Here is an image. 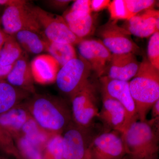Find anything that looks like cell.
I'll return each mask as SVG.
<instances>
[{
	"label": "cell",
	"mask_w": 159,
	"mask_h": 159,
	"mask_svg": "<svg viewBox=\"0 0 159 159\" xmlns=\"http://www.w3.org/2000/svg\"><path fill=\"white\" fill-rule=\"evenodd\" d=\"M14 0H0V6H7L13 3Z\"/></svg>",
	"instance_id": "d590c367"
},
{
	"label": "cell",
	"mask_w": 159,
	"mask_h": 159,
	"mask_svg": "<svg viewBox=\"0 0 159 159\" xmlns=\"http://www.w3.org/2000/svg\"><path fill=\"white\" fill-rule=\"evenodd\" d=\"M111 1L109 0H92L90 1L91 11L98 12L107 8Z\"/></svg>",
	"instance_id": "1f68e13d"
},
{
	"label": "cell",
	"mask_w": 159,
	"mask_h": 159,
	"mask_svg": "<svg viewBox=\"0 0 159 159\" xmlns=\"http://www.w3.org/2000/svg\"><path fill=\"white\" fill-rule=\"evenodd\" d=\"M45 40L46 43V51L57 61L60 68L70 61L77 57L74 46Z\"/></svg>",
	"instance_id": "7402d4cb"
},
{
	"label": "cell",
	"mask_w": 159,
	"mask_h": 159,
	"mask_svg": "<svg viewBox=\"0 0 159 159\" xmlns=\"http://www.w3.org/2000/svg\"><path fill=\"white\" fill-rule=\"evenodd\" d=\"M43 159H63L62 134H54L43 152Z\"/></svg>",
	"instance_id": "d4e9b609"
},
{
	"label": "cell",
	"mask_w": 159,
	"mask_h": 159,
	"mask_svg": "<svg viewBox=\"0 0 159 159\" xmlns=\"http://www.w3.org/2000/svg\"><path fill=\"white\" fill-rule=\"evenodd\" d=\"M89 129L73 121L70 123L62 134L63 159H86L87 151L93 138Z\"/></svg>",
	"instance_id": "8fae6325"
},
{
	"label": "cell",
	"mask_w": 159,
	"mask_h": 159,
	"mask_svg": "<svg viewBox=\"0 0 159 159\" xmlns=\"http://www.w3.org/2000/svg\"><path fill=\"white\" fill-rule=\"evenodd\" d=\"M91 13L90 1L77 0L74 1L70 8L65 11L62 16L66 22L77 18L86 16Z\"/></svg>",
	"instance_id": "484cf974"
},
{
	"label": "cell",
	"mask_w": 159,
	"mask_h": 159,
	"mask_svg": "<svg viewBox=\"0 0 159 159\" xmlns=\"http://www.w3.org/2000/svg\"><path fill=\"white\" fill-rule=\"evenodd\" d=\"M3 31L9 35H14L19 31L29 30L42 35L39 23L29 6L23 0H14L6 6L2 18Z\"/></svg>",
	"instance_id": "8992f818"
},
{
	"label": "cell",
	"mask_w": 159,
	"mask_h": 159,
	"mask_svg": "<svg viewBox=\"0 0 159 159\" xmlns=\"http://www.w3.org/2000/svg\"><path fill=\"white\" fill-rule=\"evenodd\" d=\"M24 52L14 35L7 34L0 52V64L5 66L13 65L22 56Z\"/></svg>",
	"instance_id": "603a6c76"
},
{
	"label": "cell",
	"mask_w": 159,
	"mask_h": 159,
	"mask_svg": "<svg viewBox=\"0 0 159 159\" xmlns=\"http://www.w3.org/2000/svg\"><path fill=\"white\" fill-rule=\"evenodd\" d=\"M125 2L128 11L134 16L144 10L153 9L157 1L154 0H125Z\"/></svg>",
	"instance_id": "f546056e"
},
{
	"label": "cell",
	"mask_w": 159,
	"mask_h": 159,
	"mask_svg": "<svg viewBox=\"0 0 159 159\" xmlns=\"http://www.w3.org/2000/svg\"><path fill=\"white\" fill-rule=\"evenodd\" d=\"M159 120L137 121L122 134L126 154L130 159H158Z\"/></svg>",
	"instance_id": "7a4b0ae2"
},
{
	"label": "cell",
	"mask_w": 159,
	"mask_h": 159,
	"mask_svg": "<svg viewBox=\"0 0 159 159\" xmlns=\"http://www.w3.org/2000/svg\"><path fill=\"white\" fill-rule=\"evenodd\" d=\"M140 63L135 54L131 53L112 54L105 73L111 79L129 81L135 77L139 70Z\"/></svg>",
	"instance_id": "5bb4252c"
},
{
	"label": "cell",
	"mask_w": 159,
	"mask_h": 159,
	"mask_svg": "<svg viewBox=\"0 0 159 159\" xmlns=\"http://www.w3.org/2000/svg\"><path fill=\"white\" fill-rule=\"evenodd\" d=\"M53 135L42 128L32 117L23 126L20 134L42 152Z\"/></svg>",
	"instance_id": "ffe728a7"
},
{
	"label": "cell",
	"mask_w": 159,
	"mask_h": 159,
	"mask_svg": "<svg viewBox=\"0 0 159 159\" xmlns=\"http://www.w3.org/2000/svg\"><path fill=\"white\" fill-rule=\"evenodd\" d=\"M126 113L122 104L105 92H102V107L98 118L104 125L121 134L124 131Z\"/></svg>",
	"instance_id": "9a60e30c"
},
{
	"label": "cell",
	"mask_w": 159,
	"mask_h": 159,
	"mask_svg": "<svg viewBox=\"0 0 159 159\" xmlns=\"http://www.w3.org/2000/svg\"><path fill=\"white\" fill-rule=\"evenodd\" d=\"M148 60L151 64L159 70V32H156L150 37L148 41Z\"/></svg>",
	"instance_id": "f1b7e54d"
},
{
	"label": "cell",
	"mask_w": 159,
	"mask_h": 159,
	"mask_svg": "<svg viewBox=\"0 0 159 159\" xmlns=\"http://www.w3.org/2000/svg\"><path fill=\"white\" fill-rule=\"evenodd\" d=\"M122 159H130V158H129V157L127 155H125L124 157L122 158Z\"/></svg>",
	"instance_id": "74e56055"
},
{
	"label": "cell",
	"mask_w": 159,
	"mask_h": 159,
	"mask_svg": "<svg viewBox=\"0 0 159 159\" xmlns=\"http://www.w3.org/2000/svg\"><path fill=\"white\" fill-rule=\"evenodd\" d=\"M92 67L80 56L70 61L58 71L56 83L63 94L70 98L89 80Z\"/></svg>",
	"instance_id": "52a82bcc"
},
{
	"label": "cell",
	"mask_w": 159,
	"mask_h": 159,
	"mask_svg": "<svg viewBox=\"0 0 159 159\" xmlns=\"http://www.w3.org/2000/svg\"><path fill=\"white\" fill-rule=\"evenodd\" d=\"M29 8L39 23L42 37L50 42L74 46L83 39L73 33L62 16L53 14L29 3Z\"/></svg>",
	"instance_id": "277c9868"
},
{
	"label": "cell",
	"mask_w": 159,
	"mask_h": 159,
	"mask_svg": "<svg viewBox=\"0 0 159 159\" xmlns=\"http://www.w3.org/2000/svg\"><path fill=\"white\" fill-rule=\"evenodd\" d=\"M126 155L122 134L107 131L93 137L87 151L86 159H122Z\"/></svg>",
	"instance_id": "9c48e42d"
},
{
	"label": "cell",
	"mask_w": 159,
	"mask_h": 159,
	"mask_svg": "<svg viewBox=\"0 0 159 159\" xmlns=\"http://www.w3.org/2000/svg\"><path fill=\"white\" fill-rule=\"evenodd\" d=\"M13 65L5 66L0 64V82L6 80L7 76L12 69Z\"/></svg>",
	"instance_id": "d6a6232c"
},
{
	"label": "cell",
	"mask_w": 159,
	"mask_h": 159,
	"mask_svg": "<svg viewBox=\"0 0 159 159\" xmlns=\"http://www.w3.org/2000/svg\"><path fill=\"white\" fill-rule=\"evenodd\" d=\"M96 87L89 80L70 98L72 119L74 123L84 128H90L98 118Z\"/></svg>",
	"instance_id": "5b68a950"
},
{
	"label": "cell",
	"mask_w": 159,
	"mask_h": 159,
	"mask_svg": "<svg viewBox=\"0 0 159 159\" xmlns=\"http://www.w3.org/2000/svg\"><path fill=\"white\" fill-rule=\"evenodd\" d=\"M129 87L139 121H145L152 106L159 99V70L145 58L136 75L129 81Z\"/></svg>",
	"instance_id": "3957f363"
},
{
	"label": "cell",
	"mask_w": 159,
	"mask_h": 159,
	"mask_svg": "<svg viewBox=\"0 0 159 159\" xmlns=\"http://www.w3.org/2000/svg\"><path fill=\"white\" fill-rule=\"evenodd\" d=\"M107 9L111 20H127L133 16L126 7L125 0H114L109 4Z\"/></svg>",
	"instance_id": "83f0119b"
},
{
	"label": "cell",
	"mask_w": 159,
	"mask_h": 159,
	"mask_svg": "<svg viewBox=\"0 0 159 159\" xmlns=\"http://www.w3.org/2000/svg\"><path fill=\"white\" fill-rule=\"evenodd\" d=\"M23 102L32 119L52 134H62L73 121L71 107L61 97L35 93Z\"/></svg>",
	"instance_id": "6da1fadb"
},
{
	"label": "cell",
	"mask_w": 159,
	"mask_h": 159,
	"mask_svg": "<svg viewBox=\"0 0 159 159\" xmlns=\"http://www.w3.org/2000/svg\"><path fill=\"white\" fill-rule=\"evenodd\" d=\"M23 102L0 115V125L14 140L20 135L23 126L31 117Z\"/></svg>",
	"instance_id": "ac0fdd59"
},
{
	"label": "cell",
	"mask_w": 159,
	"mask_h": 159,
	"mask_svg": "<svg viewBox=\"0 0 159 159\" xmlns=\"http://www.w3.org/2000/svg\"><path fill=\"white\" fill-rule=\"evenodd\" d=\"M151 119L159 120V99L155 102L151 109Z\"/></svg>",
	"instance_id": "836d02e7"
},
{
	"label": "cell",
	"mask_w": 159,
	"mask_h": 159,
	"mask_svg": "<svg viewBox=\"0 0 159 159\" xmlns=\"http://www.w3.org/2000/svg\"><path fill=\"white\" fill-rule=\"evenodd\" d=\"M76 36L84 39L95 31V19L92 14L66 22Z\"/></svg>",
	"instance_id": "cb8c5ba5"
},
{
	"label": "cell",
	"mask_w": 159,
	"mask_h": 159,
	"mask_svg": "<svg viewBox=\"0 0 159 159\" xmlns=\"http://www.w3.org/2000/svg\"><path fill=\"white\" fill-rule=\"evenodd\" d=\"M14 35L21 48L25 52L38 54L46 51L45 40L36 32L23 30L16 33Z\"/></svg>",
	"instance_id": "44dd1931"
},
{
	"label": "cell",
	"mask_w": 159,
	"mask_h": 159,
	"mask_svg": "<svg viewBox=\"0 0 159 159\" xmlns=\"http://www.w3.org/2000/svg\"><path fill=\"white\" fill-rule=\"evenodd\" d=\"M34 83L42 85L55 83L60 69L59 64L49 54H40L31 62Z\"/></svg>",
	"instance_id": "e0dca14e"
},
{
	"label": "cell",
	"mask_w": 159,
	"mask_h": 159,
	"mask_svg": "<svg viewBox=\"0 0 159 159\" xmlns=\"http://www.w3.org/2000/svg\"><path fill=\"white\" fill-rule=\"evenodd\" d=\"M122 27L137 37H151L159 31V10L154 9L144 10L127 20Z\"/></svg>",
	"instance_id": "4fadbf2b"
},
{
	"label": "cell",
	"mask_w": 159,
	"mask_h": 159,
	"mask_svg": "<svg viewBox=\"0 0 159 159\" xmlns=\"http://www.w3.org/2000/svg\"><path fill=\"white\" fill-rule=\"evenodd\" d=\"M14 141L24 159H43L42 152L22 136L18 137Z\"/></svg>",
	"instance_id": "4316f807"
},
{
	"label": "cell",
	"mask_w": 159,
	"mask_h": 159,
	"mask_svg": "<svg viewBox=\"0 0 159 159\" xmlns=\"http://www.w3.org/2000/svg\"><path fill=\"white\" fill-rule=\"evenodd\" d=\"M100 80L102 91L120 102L125 109L126 117L124 133L129 125L139 119L135 104L129 89V81L111 79L106 76L100 77Z\"/></svg>",
	"instance_id": "30bf717a"
},
{
	"label": "cell",
	"mask_w": 159,
	"mask_h": 159,
	"mask_svg": "<svg viewBox=\"0 0 159 159\" xmlns=\"http://www.w3.org/2000/svg\"><path fill=\"white\" fill-rule=\"evenodd\" d=\"M72 1L70 0H46L43 1V3L51 9L56 10L64 9L68 6Z\"/></svg>",
	"instance_id": "4dcf8cb0"
},
{
	"label": "cell",
	"mask_w": 159,
	"mask_h": 159,
	"mask_svg": "<svg viewBox=\"0 0 159 159\" xmlns=\"http://www.w3.org/2000/svg\"><path fill=\"white\" fill-rule=\"evenodd\" d=\"M31 95L11 85L6 80L0 82V115L22 103Z\"/></svg>",
	"instance_id": "d6986e66"
},
{
	"label": "cell",
	"mask_w": 159,
	"mask_h": 159,
	"mask_svg": "<svg viewBox=\"0 0 159 159\" xmlns=\"http://www.w3.org/2000/svg\"><path fill=\"white\" fill-rule=\"evenodd\" d=\"M11 85L31 94L36 93L31 62L26 52L16 61L6 80Z\"/></svg>",
	"instance_id": "2e32d148"
},
{
	"label": "cell",
	"mask_w": 159,
	"mask_h": 159,
	"mask_svg": "<svg viewBox=\"0 0 159 159\" xmlns=\"http://www.w3.org/2000/svg\"><path fill=\"white\" fill-rule=\"evenodd\" d=\"M116 21L110 20L97 30V34L112 54H140L141 50L124 28Z\"/></svg>",
	"instance_id": "ba28073f"
},
{
	"label": "cell",
	"mask_w": 159,
	"mask_h": 159,
	"mask_svg": "<svg viewBox=\"0 0 159 159\" xmlns=\"http://www.w3.org/2000/svg\"><path fill=\"white\" fill-rule=\"evenodd\" d=\"M7 36V34H6L4 31L0 30V52L5 43Z\"/></svg>",
	"instance_id": "e575fe53"
},
{
	"label": "cell",
	"mask_w": 159,
	"mask_h": 159,
	"mask_svg": "<svg viewBox=\"0 0 159 159\" xmlns=\"http://www.w3.org/2000/svg\"><path fill=\"white\" fill-rule=\"evenodd\" d=\"M0 159H13L9 158L6 157L1 156H0Z\"/></svg>",
	"instance_id": "8d00e7d4"
},
{
	"label": "cell",
	"mask_w": 159,
	"mask_h": 159,
	"mask_svg": "<svg viewBox=\"0 0 159 159\" xmlns=\"http://www.w3.org/2000/svg\"><path fill=\"white\" fill-rule=\"evenodd\" d=\"M80 57L89 64L98 77L105 74L112 54L100 39H83L77 44Z\"/></svg>",
	"instance_id": "7c38bea8"
}]
</instances>
